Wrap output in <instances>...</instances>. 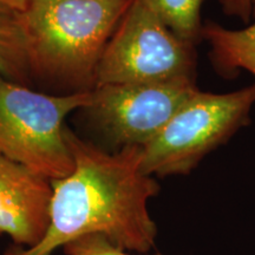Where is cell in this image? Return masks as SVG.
Returning a JSON list of instances; mask_svg holds the SVG:
<instances>
[{
  "label": "cell",
  "instance_id": "cell-1",
  "mask_svg": "<svg viewBox=\"0 0 255 255\" xmlns=\"http://www.w3.org/2000/svg\"><path fill=\"white\" fill-rule=\"evenodd\" d=\"M73 157L69 176L51 181L50 222L39 244L12 245L4 255H52L70 241L103 235L128 252L154 250L157 226L148 202L159 191L155 177L143 173L141 146H123L110 154L65 130Z\"/></svg>",
  "mask_w": 255,
  "mask_h": 255
},
{
  "label": "cell",
  "instance_id": "cell-2",
  "mask_svg": "<svg viewBox=\"0 0 255 255\" xmlns=\"http://www.w3.org/2000/svg\"><path fill=\"white\" fill-rule=\"evenodd\" d=\"M132 0H31L21 19L31 65L95 81L108 41Z\"/></svg>",
  "mask_w": 255,
  "mask_h": 255
},
{
  "label": "cell",
  "instance_id": "cell-3",
  "mask_svg": "<svg viewBox=\"0 0 255 255\" xmlns=\"http://www.w3.org/2000/svg\"><path fill=\"white\" fill-rule=\"evenodd\" d=\"M91 101V91L51 96L0 76V155L50 181L69 176L73 157L64 120Z\"/></svg>",
  "mask_w": 255,
  "mask_h": 255
},
{
  "label": "cell",
  "instance_id": "cell-4",
  "mask_svg": "<svg viewBox=\"0 0 255 255\" xmlns=\"http://www.w3.org/2000/svg\"><path fill=\"white\" fill-rule=\"evenodd\" d=\"M255 83L227 94L199 90L155 138L142 148L141 167L149 176L188 175L250 120Z\"/></svg>",
  "mask_w": 255,
  "mask_h": 255
},
{
  "label": "cell",
  "instance_id": "cell-5",
  "mask_svg": "<svg viewBox=\"0 0 255 255\" xmlns=\"http://www.w3.org/2000/svg\"><path fill=\"white\" fill-rule=\"evenodd\" d=\"M195 45L173 33L138 0L114 31L95 73L96 87L195 81Z\"/></svg>",
  "mask_w": 255,
  "mask_h": 255
},
{
  "label": "cell",
  "instance_id": "cell-6",
  "mask_svg": "<svg viewBox=\"0 0 255 255\" xmlns=\"http://www.w3.org/2000/svg\"><path fill=\"white\" fill-rule=\"evenodd\" d=\"M199 90L195 81L101 85L89 109L115 142L144 146Z\"/></svg>",
  "mask_w": 255,
  "mask_h": 255
},
{
  "label": "cell",
  "instance_id": "cell-7",
  "mask_svg": "<svg viewBox=\"0 0 255 255\" xmlns=\"http://www.w3.org/2000/svg\"><path fill=\"white\" fill-rule=\"evenodd\" d=\"M52 184L41 175L0 155V233L31 248L50 222Z\"/></svg>",
  "mask_w": 255,
  "mask_h": 255
},
{
  "label": "cell",
  "instance_id": "cell-8",
  "mask_svg": "<svg viewBox=\"0 0 255 255\" xmlns=\"http://www.w3.org/2000/svg\"><path fill=\"white\" fill-rule=\"evenodd\" d=\"M201 34L209 44V57L216 71L227 76L245 70L255 77V23L232 30L207 21Z\"/></svg>",
  "mask_w": 255,
  "mask_h": 255
},
{
  "label": "cell",
  "instance_id": "cell-9",
  "mask_svg": "<svg viewBox=\"0 0 255 255\" xmlns=\"http://www.w3.org/2000/svg\"><path fill=\"white\" fill-rule=\"evenodd\" d=\"M31 68L21 11L0 1V76L18 81Z\"/></svg>",
  "mask_w": 255,
  "mask_h": 255
},
{
  "label": "cell",
  "instance_id": "cell-10",
  "mask_svg": "<svg viewBox=\"0 0 255 255\" xmlns=\"http://www.w3.org/2000/svg\"><path fill=\"white\" fill-rule=\"evenodd\" d=\"M178 38L196 45L202 40L201 9L206 0H138Z\"/></svg>",
  "mask_w": 255,
  "mask_h": 255
},
{
  "label": "cell",
  "instance_id": "cell-11",
  "mask_svg": "<svg viewBox=\"0 0 255 255\" xmlns=\"http://www.w3.org/2000/svg\"><path fill=\"white\" fill-rule=\"evenodd\" d=\"M63 252L66 255H131L100 234L85 235L70 241L63 247Z\"/></svg>",
  "mask_w": 255,
  "mask_h": 255
},
{
  "label": "cell",
  "instance_id": "cell-12",
  "mask_svg": "<svg viewBox=\"0 0 255 255\" xmlns=\"http://www.w3.org/2000/svg\"><path fill=\"white\" fill-rule=\"evenodd\" d=\"M222 11L229 17L250 21L255 17V0H219Z\"/></svg>",
  "mask_w": 255,
  "mask_h": 255
},
{
  "label": "cell",
  "instance_id": "cell-13",
  "mask_svg": "<svg viewBox=\"0 0 255 255\" xmlns=\"http://www.w3.org/2000/svg\"><path fill=\"white\" fill-rule=\"evenodd\" d=\"M0 1L18 9V11H24V9H26L31 0H0Z\"/></svg>",
  "mask_w": 255,
  "mask_h": 255
}]
</instances>
